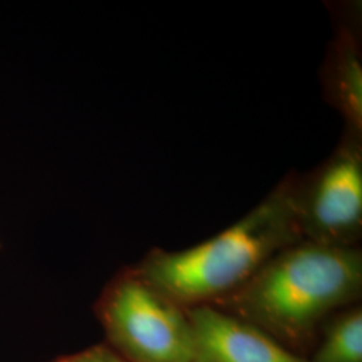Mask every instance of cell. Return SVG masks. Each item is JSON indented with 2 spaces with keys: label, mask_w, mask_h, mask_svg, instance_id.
Listing matches in <instances>:
<instances>
[{
  "label": "cell",
  "mask_w": 362,
  "mask_h": 362,
  "mask_svg": "<svg viewBox=\"0 0 362 362\" xmlns=\"http://www.w3.org/2000/svg\"><path fill=\"white\" fill-rule=\"evenodd\" d=\"M362 251L299 240L269 259L247 282L211 303L255 325L296 353L329 320L357 305Z\"/></svg>",
  "instance_id": "6da1fadb"
},
{
  "label": "cell",
  "mask_w": 362,
  "mask_h": 362,
  "mask_svg": "<svg viewBox=\"0 0 362 362\" xmlns=\"http://www.w3.org/2000/svg\"><path fill=\"white\" fill-rule=\"evenodd\" d=\"M298 176H285L221 233L184 250L153 248L133 270L182 308L207 305L233 293L275 254L302 240Z\"/></svg>",
  "instance_id": "7a4b0ae2"
},
{
  "label": "cell",
  "mask_w": 362,
  "mask_h": 362,
  "mask_svg": "<svg viewBox=\"0 0 362 362\" xmlns=\"http://www.w3.org/2000/svg\"><path fill=\"white\" fill-rule=\"evenodd\" d=\"M311 360L308 362H362V309L353 305L332 315Z\"/></svg>",
  "instance_id": "52a82bcc"
},
{
  "label": "cell",
  "mask_w": 362,
  "mask_h": 362,
  "mask_svg": "<svg viewBox=\"0 0 362 362\" xmlns=\"http://www.w3.org/2000/svg\"><path fill=\"white\" fill-rule=\"evenodd\" d=\"M185 311L192 329V362H308L255 325L212 305Z\"/></svg>",
  "instance_id": "5b68a950"
},
{
  "label": "cell",
  "mask_w": 362,
  "mask_h": 362,
  "mask_svg": "<svg viewBox=\"0 0 362 362\" xmlns=\"http://www.w3.org/2000/svg\"><path fill=\"white\" fill-rule=\"evenodd\" d=\"M357 25L339 22L327 46L321 82L326 101L344 119L345 129L362 134V54Z\"/></svg>",
  "instance_id": "8992f818"
},
{
  "label": "cell",
  "mask_w": 362,
  "mask_h": 362,
  "mask_svg": "<svg viewBox=\"0 0 362 362\" xmlns=\"http://www.w3.org/2000/svg\"><path fill=\"white\" fill-rule=\"evenodd\" d=\"M300 238L317 245L358 247L362 238V134L345 129L332 155L298 176Z\"/></svg>",
  "instance_id": "277c9868"
},
{
  "label": "cell",
  "mask_w": 362,
  "mask_h": 362,
  "mask_svg": "<svg viewBox=\"0 0 362 362\" xmlns=\"http://www.w3.org/2000/svg\"><path fill=\"white\" fill-rule=\"evenodd\" d=\"M52 362H128L107 345H95L73 354L62 356Z\"/></svg>",
  "instance_id": "ba28073f"
},
{
  "label": "cell",
  "mask_w": 362,
  "mask_h": 362,
  "mask_svg": "<svg viewBox=\"0 0 362 362\" xmlns=\"http://www.w3.org/2000/svg\"><path fill=\"white\" fill-rule=\"evenodd\" d=\"M98 320L109 348L128 362H192V329L185 308L133 269L100 298Z\"/></svg>",
  "instance_id": "3957f363"
}]
</instances>
